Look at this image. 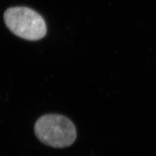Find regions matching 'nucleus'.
I'll return each mask as SVG.
<instances>
[{
	"mask_svg": "<svg viewBox=\"0 0 156 156\" xmlns=\"http://www.w3.org/2000/svg\"><path fill=\"white\" fill-rule=\"evenodd\" d=\"M4 19L8 28L23 39L38 41L46 34V26L43 17L27 7L9 8L4 13Z\"/></svg>",
	"mask_w": 156,
	"mask_h": 156,
	"instance_id": "obj_2",
	"label": "nucleus"
},
{
	"mask_svg": "<svg viewBox=\"0 0 156 156\" xmlns=\"http://www.w3.org/2000/svg\"><path fill=\"white\" fill-rule=\"evenodd\" d=\"M34 132L41 142L56 148L68 147L76 138V129L73 122L58 114L39 117L35 124Z\"/></svg>",
	"mask_w": 156,
	"mask_h": 156,
	"instance_id": "obj_1",
	"label": "nucleus"
}]
</instances>
